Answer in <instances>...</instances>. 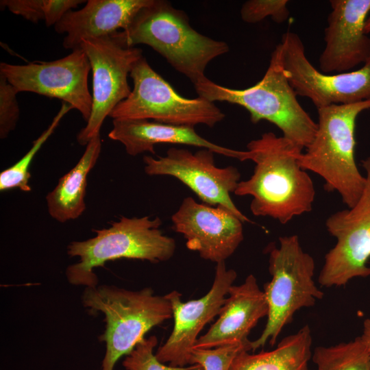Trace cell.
<instances>
[{
  "instance_id": "1",
  "label": "cell",
  "mask_w": 370,
  "mask_h": 370,
  "mask_svg": "<svg viewBox=\"0 0 370 370\" xmlns=\"http://www.w3.org/2000/svg\"><path fill=\"white\" fill-rule=\"evenodd\" d=\"M253 174L241 181L234 194L251 196L254 216L268 217L286 224L310 212L315 197L312 180L298 162L302 150L282 136L266 132L247 145Z\"/></svg>"
},
{
  "instance_id": "2",
  "label": "cell",
  "mask_w": 370,
  "mask_h": 370,
  "mask_svg": "<svg viewBox=\"0 0 370 370\" xmlns=\"http://www.w3.org/2000/svg\"><path fill=\"white\" fill-rule=\"evenodd\" d=\"M113 34L127 47L149 46L193 85L207 78L205 71L211 61L230 51L225 42L197 32L184 11L164 0H152L125 30Z\"/></svg>"
},
{
  "instance_id": "3",
  "label": "cell",
  "mask_w": 370,
  "mask_h": 370,
  "mask_svg": "<svg viewBox=\"0 0 370 370\" xmlns=\"http://www.w3.org/2000/svg\"><path fill=\"white\" fill-rule=\"evenodd\" d=\"M368 110L370 101L318 108L316 134L298 156L301 167L323 178L325 190L337 192L349 208L357 203L367 183L355 160V128L358 116Z\"/></svg>"
},
{
  "instance_id": "4",
  "label": "cell",
  "mask_w": 370,
  "mask_h": 370,
  "mask_svg": "<svg viewBox=\"0 0 370 370\" xmlns=\"http://www.w3.org/2000/svg\"><path fill=\"white\" fill-rule=\"evenodd\" d=\"M194 87L198 96L212 102H227L244 108L254 124L264 120L275 125L284 138L301 150L308 147L316 134L317 123L299 103L275 49L262 78L250 87L230 88L208 77Z\"/></svg>"
},
{
  "instance_id": "5",
  "label": "cell",
  "mask_w": 370,
  "mask_h": 370,
  "mask_svg": "<svg viewBox=\"0 0 370 370\" xmlns=\"http://www.w3.org/2000/svg\"><path fill=\"white\" fill-rule=\"evenodd\" d=\"M161 225L158 217H121L108 228L93 230L94 237L71 242L67 254L79 260L67 267L68 281L76 286L95 287L98 279L94 269L108 261L127 258L157 263L169 260L175 253V241L162 233Z\"/></svg>"
},
{
  "instance_id": "6",
  "label": "cell",
  "mask_w": 370,
  "mask_h": 370,
  "mask_svg": "<svg viewBox=\"0 0 370 370\" xmlns=\"http://www.w3.org/2000/svg\"><path fill=\"white\" fill-rule=\"evenodd\" d=\"M82 303L91 313L100 312L105 317L106 330L99 337L106 343L101 370H114L116 362L129 354L148 331L173 317L167 297L155 295L151 288L86 287Z\"/></svg>"
},
{
  "instance_id": "7",
  "label": "cell",
  "mask_w": 370,
  "mask_h": 370,
  "mask_svg": "<svg viewBox=\"0 0 370 370\" xmlns=\"http://www.w3.org/2000/svg\"><path fill=\"white\" fill-rule=\"evenodd\" d=\"M279 247H268L271 280L264 286L269 311L264 329L251 341V351L269 342L273 346L297 311L313 306L323 297L314 280V260L302 249L297 235L281 236Z\"/></svg>"
},
{
  "instance_id": "8",
  "label": "cell",
  "mask_w": 370,
  "mask_h": 370,
  "mask_svg": "<svg viewBox=\"0 0 370 370\" xmlns=\"http://www.w3.org/2000/svg\"><path fill=\"white\" fill-rule=\"evenodd\" d=\"M130 77L133 89L111 112L112 119L152 120L160 123L213 127L224 113L207 99H189L180 95L143 56L133 66Z\"/></svg>"
},
{
  "instance_id": "9",
  "label": "cell",
  "mask_w": 370,
  "mask_h": 370,
  "mask_svg": "<svg viewBox=\"0 0 370 370\" xmlns=\"http://www.w3.org/2000/svg\"><path fill=\"white\" fill-rule=\"evenodd\" d=\"M275 49L296 95L310 99L317 109L370 101V57L359 69L328 74L309 61L295 33H284Z\"/></svg>"
},
{
  "instance_id": "10",
  "label": "cell",
  "mask_w": 370,
  "mask_h": 370,
  "mask_svg": "<svg viewBox=\"0 0 370 370\" xmlns=\"http://www.w3.org/2000/svg\"><path fill=\"white\" fill-rule=\"evenodd\" d=\"M79 47L88 57L92 74L91 114L77 135L78 143L86 146L100 134L106 116L130 94L128 77L143 56L141 49L127 47L113 34L84 39Z\"/></svg>"
},
{
  "instance_id": "11",
  "label": "cell",
  "mask_w": 370,
  "mask_h": 370,
  "mask_svg": "<svg viewBox=\"0 0 370 370\" xmlns=\"http://www.w3.org/2000/svg\"><path fill=\"white\" fill-rule=\"evenodd\" d=\"M365 188L352 208L335 212L325 221L335 245L325 254L319 275L325 287L341 286L355 278L370 275V156L362 161Z\"/></svg>"
},
{
  "instance_id": "12",
  "label": "cell",
  "mask_w": 370,
  "mask_h": 370,
  "mask_svg": "<svg viewBox=\"0 0 370 370\" xmlns=\"http://www.w3.org/2000/svg\"><path fill=\"white\" fill-rule=\"evenodd\" d=\"M90 64L84 51L77 48L68 56L50 62L12 64L1 62L0 74L18 91L56 98L90 118L92 98L88 78Z\"/></svg>"
},
{
  "instance_id": "13",
  "label": "cell",
  "mask_w": 370,
  "mask_h": 370,
  "mask_svg": "<svg viewBox=\"0 0 370 370\" xmlns=\"http://www.w3.org/2000/svg\"><path fill=\"white\" fill-rule=\"evenodd\" d=\"M214 153L204 148L192 153L186 149L171 147L164 156H145L144 170L149 175L174 177L193 191L204 204L223 206L243 223H251L230 197L241 182L239 171L233 166L217 167Z\"/></svg>"
},
{
  "instance_id": "14",
  "label": "cell",
  "mask_w": 370,
  "mask_h": 370,
  "mask_svg": "<svg viewBox=\"0 0 370 370\" xmlns=\"http://www.w3.org/2000/svg\"><path fill=\"white\" fill-rule=\"evenodd\" d=\"M236 275L234 269H227L225 262H219L212 286L204 297L182 302L177 291L166 295L171 304L174 325L169 337L156 354L160 362H169L173 367L190 365L199 332L219 314Z\"/></svg>"
},
{
  "instance_id": "15",
  "label": "cell",
  "mask_w": 370,
  "mask_h": 370,
  "mask_svg": "<svg viewBox=\"0 0 370 370\" xmlns=\"http://www.w3.org/2000/svg\"><path fill=\"white\" fill-rule=\"evenodd\" d=\"M172 229L183 235L188 249L217 264L230 257L243 240L244 223L223 206L184 198L172 215Z\"/></svg>"
},
{
  "instance_id": "16",
  "label": "cell",
  "mask_w": 370,
  "mask_h": 370,
  "mask_svg": "<svg viewBox=\"0 0 370 370\" xmlns=\"http://www.w3.org/2000/svg\"><path fill=\"white\" fill-rule=\"evenodd\" d=\"M330 3L319 70L328 74L352 71L370 57V38L365 32L370 0H330Z\"/></svg>"
},
{
  "instance_id": "17",
  "label": "cell",
  "mask_w": 370,
  "mask_h": 370,
  "mask_svg": "<svg viewBox=\"0 0 370 370\" xmlns=\"http://www.w3.org/2000/svg\"><path fill=\"white\" fill-rule=\"evenodd\" d=\"M219 317L206 334L198 338L194 348H212L232 343L250 344L248 335L269 308L256 277L250 274L239 286L232 285Z\"/></svg>"
},
{
  "instance_id": "18",
  "label": "cell",
  "mask_w": 370,
  "mask_h": 370,
  "mask_svg": "<svg viewBox=\"0 0 370 370\" xmlns=\"http://www.w3.org/2000/svg\"><path fill=\"white\" fill-rule=\"evenodd\" d=\"M108 137L120 142L127 154L135 156L150 152L155 154L158 144L186 145L208 149L240 161L249 160L248 151H238L213 143L201 137L195 126L177 125L149 120L113 119Z\"/></svg>"
},
{
  "instance_id": "19",
  "label": "cell",
  "mask_w": 370,
  "mask_h": 370,
  "mask_svg": "<svg viewBox=\"0 0 370 370\" xmlns=\"http://www.w3.org/2000/svg\"><path fill=\"white\" fill-rule=\"evenodd\" d=\"M152 0H88L78 10H70L54 26L65 34L63 47L74 50L84 39L125 30L136 14Z\"/></svg>"
},
{
  "instance_id": "20",
  "label": "cell",
  "mask_w": 370,
  "mask_h": 370,
  "mask_svg": "<svg viewBox=\"0 0 370 370\" xmlns=\"http://www.w3.org/2000/svg\"><path fill=\"white\" fill-rule=\"evenodd\" d=\"M101 150L100 134L92 138L77 164L60 178L46 196L49 215L60 223L76 219L86 210L87 177L95 166Z\"/></svg>"
},
{
  "instance_id": "21",
  "label": "cell",
  "mask_w": 370,
  "mask_h": 370,
  "mask_svg": "<svg viewBox=\"0 0 370 370\" xmlns=\"http://www.w3.org/2000/svg\"><path fill=\"white\" fill-rule=\"evenodd\" d=\"M312 334L308 325L280 341L270 351L250 354L241 352L234 360L230 370H311Z\"/></svg>"
},
{
  "instance_id": "22",
  "label": "cell",
  "mask_w": 370,
  "mask_h": 370,
  "mask_svg": "<svg viewBox=\"0 0 370 370\" xmlns=\"http://www.w3.org/2000/svg\"><path fill=\"white\" fill-rule=\"evenodd\" d=\"M312 360L316 370H370V355L360 336L347 343L317 347Z\"/></svg>"
},
{
  "instance_id": "23",
  "label": "cell",
  "mask_w": 370,
  "mask_h": 370,
  "mask_svg": "<svg viewBox=\"0 0 370 370\" xmlns=\"http://www.w3.org/2000/svg\"><path fill=\"white\" fill-rule=\"evenodd\" d=\"M73 109L72 106L62 102L59 112L53 118L51 123L33 142L30 149L14 164L0 173L1 192L12 188H18L24 192L31 191L32 188L29 184L31 175L29 169L34 156L44 143L53 134L61 119L67 112Z\"/></svg>"
},
{
  "instance_id": "24",
  "label": "cell",
  "mask_w": 370,
  "mask_h": 370,
  "mask_svg": "<svg viewBox=\"0 0 370 370\" xmlns=\"http://www.w3.org/2000/svg\"><path fill=\"white\" fill-rule=\"evenodd\" d=\"M81 0H1V9L33 23L44 21L47 27L56 25L70 10L85 3Z\"/></svg>"
},
{
  "instance_id": "25",
  "label": "cell",
  "mask_w": 370,
  "mask_h": 370,
  "mask_svg": "<svg viewBox=\"0 0 370 370\" xmlns=\"http://www.w3.org/2000/svg\"><path fill=\"white\" fill-rule=\"evenodd\" d=\"M243 350L251 351L250 344L232 343L212 348H194L190 365H198L202 370H230L234 360Z\"/></svg>"
},
{
  "instance_id": "26",
  "label": "cell",
  "mask_w": 370,
  "mask_h": 370,
  "mask_svg": "<svg viewBox=\"0 0 370 370\" xmlns=\"http://www.w3.org/2000/svg\"><path fill=\"white\" fill-rule=\"evenodd\" d=\"M157 343L158 339L155 336L138 343L123 362L125 370H202L198 365L188 367L165 365L153 354Z\"/></svg>"
},
{
  "instance_id": "27",
  "label": "cell",
  "mask_w": 370,
  "mask_h": 370,
  "mask_svg": "<svg viewBox=\"0 0 370 370\" xmlns=\"http://www.w3.org/2000/svg\"><path fill=\"white\" fill-rule=\"evenodd\" d=\"M287 0H249L241 9L242 20L247 23H256L270 16L278 23L286 21L290 14Z\"/></svg>"
},
{
  "instance_id": "28",
  "label": "cell",
  "mask_w": 370,
  "mask_h": 370,
  "mask_svg": "<svg viewBox=\"0 0 370 370\" xmlns=\"http://www.w3.org/2000/svg\"><path fill=\"white\" fill-rule=\"evenodd\" d=\"M16 89L0 74V138H5L15 129L20 110Z\"/></svg>"
},
{
  "instance_id": "29",
  "label": "cell",
  "mask_w": 370,
  "mask_h": 370,
  "mask_svg": "<svg viewBox=\"0 0 370 370\" xmlns=\"http://www.w3.org/2000/svg\"><path fill=\"white\" fill-rule=\"evenodd\" d=\"M360 337L370 355V318L364 321L362 334Z\"/></svg>"
},
{
  "instance_id": "30",
  "label": "cell",
  "mask_w": 370,
  "mask_h": 370,
  "mask_svg": "<svg viewBox=\"0 0 370 370\" xmlns=\"http://www.w3.org/2000/svg\"><path fill=\"white\" fill-rule=\"evenodd\" d=\"M365 32L367 34L370 33V15H369L365 26Z\"/></svg>"
}]
</instances>
